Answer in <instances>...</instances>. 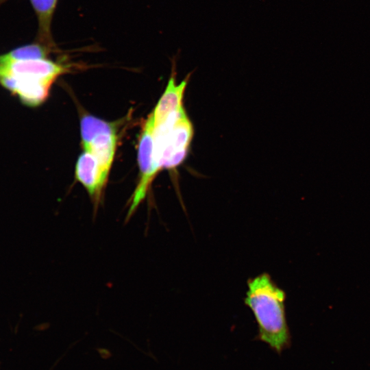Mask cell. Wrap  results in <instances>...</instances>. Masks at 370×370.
Segmentation results:
<instances>
[{"label": "cell", "instance_id": "6da1fadb", "mask_svg": "<svg viewBox=\"0 0 370 370\" xmlns=\"http://www.w3.org/2000/svg\"><path fill=\"white\" fill-rule=\"evenodd\" d=\"M247 287L244 301L258 325L256 339L280 355L291 345L284 306L286 293L267 273L249 279Z\"/></svg>", "mask_w": 370, "mask_h": 370}, {"label": "cell", "instance_id": "7a4b0ae2", "mask_svg": "<svg viewBox=\"0 0 370 370\" xmlns=\"http://www.w3.org/2000/svg\"><path fill=\"white\" fill-rule=\"evenodd\" d=\"M69 71L47 58L0 64V85L23 104L36 107L46 101L56 79Z\"/></svg>", "mask_w": 370, "mask_h": 370}, {"label": "cell", "instance_id": "3957f363", "mask_svg": "<svg viewBox=\"0 0 370 370\" xmlns=\"http://www.w3.org/2000/svg\"><path fill=\"white\" fill-rule=\"evenodd\" d=\"M193 135V125L184 107L154 125L153 136L160 169H174L184 162Z\"/></svg>", "mask_w": 370, "mask_h": 370}, {"label": "cell", "instance_id": "277c9868", "mask_svg": "<svg viewBox=\"0 0 370 370\" xmlns=\"http://www.w3.org/2000/svg\"><path fill=\"white\" fill-rule=\"evenodd\" d=\"M153 127V118L151 112L145 122L140 137L138 149L140 177L130 200L125 217L126 222L145 199L152 182L161 169L156 155Z\"/></svg>", "mask_w": 370, "mask_h": 370}, {"label": "cell", "instance_id": "5b68a950", "mask_svg": "<svg viewBox=\"0 0 370 370\" xmlns=\"http://www.w3.org/2000/svg\"><path fill=\"white\" fill-rule=\"evenodd\" d=\"M108 174L89 151L82 153L75 165V178L86 190L97 212L103 199Z\"/></svg>", "mask_w": 370, "mask_h": 370}, {"label": "cell", "instance_id": "8992f818", "mask_svg": "<svg viewBox=\"0 0 370 370\" xmlns=\"http://www.w3.org/2000/svg\"><path fill=\"white\" fill-rule=\"evenodd\" d=\"M172 71L164 92L151 112L154 125L160 123L171 113L184 107V92L191 73L179 84H177L174 69Z\"/></svg>", "mask_w": 370, "mask_h": 370}, {"label": "cell", "instance_id": "52a82bcc", "mask_svg": "<svg viewBox=\"0 0 370 370\" xmlns=\"http://www.w3.org/2000/svg\"><path fill=\"white\" fill-rule=\"evenodd\" d=\"M116 145L117 136L115 127L113 126L95 134L83 147L97 158L105 171L109 174Z\"/></svg>", "mask_w": 370, "mask_h": 370}, {"label": "cell", "instance_id": "ba28073f", "mask_svg": "<svg viewBox=\"0 0 370 370\" xmlns=\"http://www.w3.org/2000/svg\"><path fill=\"white\" fill-rule=\"evenodd\" d=\"M58 0H29L38 21L36 42L52 49L56 47L51 24Z\"/></svg>", "mask_w": 370, "mask_h": 370}, {"label": "cell", "instance_id": "9c48e42d", "mask_svg": "<svg viewBox=\"0 0 370 370\" xmlns=\"http://www.w3.org/2000/svg\"><path fill=\"white\" fill-rule=\"evenodd\" d=\"M52 49L38 42L14 48L8 52L0 54V64L12 62L46 59Z\"/></svg>", "mask_w": 370, "mask_h": 370}, {"label": "cell", "instance_id": "30bf717a", "mask_svg": "<svg viewBox=\"0 0 370 370\" xmlns=\"http://www.w3.org/2000/svg\"><path fill=\"white\" fill-rule=\"evenodd\" d=\"M114 125L92 115H85L81 119L80 130L82 145L87 144L97 133L108 130Z\"/></svg>", "mask_w": 370, "mask_h": 370}, {"label": "cell", "instance_id": "8fae6325", "mask_svg": "<svg viewBox=\"0 0 370 370\" xmlns=\"http://www.w3.org/2000/svg\"><path fill=\"white\" fill-rule=\"evenodd\" d=\"M8 1V0H0V6Z\"/></svg>", "mask_w": 370, "mask_h": 370}]
</instances>
